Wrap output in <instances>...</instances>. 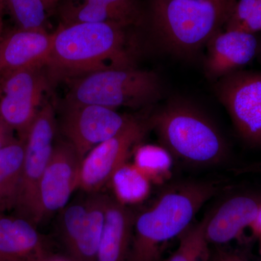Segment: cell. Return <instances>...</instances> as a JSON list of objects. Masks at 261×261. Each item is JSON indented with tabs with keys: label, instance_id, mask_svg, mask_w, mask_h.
I'll list each match as a JSON object with an SVG mask.
<instances>
[{
	"label": "cell",
	"instance_id": "cell-34",
	"mask_svg": "<svg viewBox=\"0 0 261 261\" xmlns=\"http://www.w3.org/2000/svg\"><path fill=\"white\" fill-rule=\"evenodd\" d=\"M42 261H66L65 260H62V259H51V260H45L44 259Z\"/></svg>",
	"mask_w": 261,
	"mask_h": 261
},
{
	"label": "cell",
	"instance_id": "cell-14",
	"mask_svg": "<svg viewBox=\"0 0 261 261\" xmlns=\"http://www.w3.org/2000/svg\"><path fill=\"white\" fill-rule=\"evenodd\" d=\"M261 207V198L251 195L230 197L207 214L205 236L207 242L224 244L238 238L251 226Z\"/></svg>",
	"mask_w": 261,
	"mask_h": 261
},
{
	"label": "cell",
	"instance_id": "cell-26",
	"mask_svg": "<svg viewBox=\"0 0 261 261\" xmlns=\"http://www.w3.org/2000/svg\"><path fill=\"white\" fill-rule=\"evenodd\" d=\"M15 134L14 130L7 124L0 115V148L17 140Z\"/></svg>",
	"mask_w": 261,
	"mask_h": 261
},
{
	"label": "cell",
	"instance_id": "cell-21",
	"mask_svg": "<svg viewBox=\"0 0 261 261\" xmlns=\"http://www.w3.org/2000/svg\"><path fill=\"white\" fill-rule=\"evenodd\" d=\"M18 29L47 31L48 15L42 0H4Z\"/></svg>",
	"mask_w": 261,
	"mask_h": 261
},
{
	"label": "cell",
	"instance_id": "cell-16",
	"mask_svg": "<svg viewBox=\"0 0 261 261\" xmlns=\"http://www.w3.org/2000/svg\"><path fill=\"white\" fill-rule=\"evenodd\" d=\"M0 257L5 261H42L44 248L37 226L21 216L0 214Z\"/></svg>",
	"mask_w": 261,
	"mask_h": 261
},
{
	"label": "cell",
	"instance_id": "cell-32",
	"mask_svg": "<svg viewBox=\"0 0 261 261\" xmlns=\"http://www.w3.org/2000/svg\"><path fill=\"white\" fill-rule=\"evenodd\" d=\"M3 37V19H0V47H1V42Z\"/></svg>",
	"mask_w": 261,
	"mask_h": 261
},
{
	"label": "cell",
	"instance_id": "cell-17",
	"mask_svg": "<svg viewBox=\"0 0 261 261\" xmlns=\"http://www.w3.org/2000/svg\"><path fill=\"white\" fill-rule=\"evenodd\" d=\"M135 219L128 206L108 197L97 261H127Z\"/></svg>",
	"mask_w": 261,
	"mask_h": 261
},
{
	"label": "cell",
	"instance_id": "cell-24",
	"mask_svg": "<svg viewBox=\"0 0 261 261\" xmlns=\"http://www.w3.org/2000/svg\"><path fill=\"white\" fill-rule=\"evenodd\" d=\"M88 211V201H78L68 204L61 211L60 229L62 238L68 251L73 246L85 222Z\"/></svg>",
	"mask_w": 261,
	"mask_h": 261
},
{
	"label": "cell",
	"instance_id": "cell-23",
	"mask_svg": "<svg viewBox=\"0 0 261 261\" xmlns=\"http://www.w3.org/2000/svg\"><path fill=\"white\" fill-rule=\"evenodd\" d=\"M134 155V164L150 181H162L169 173L171 154L164 147L152 145L137 146Z\"/></svg>",
	"mask_w": 261,
	"mask_h": 261
},
{
	"label": "cell",
	"instance_id": "cell-13",
	"mask_svg": "<svg viewBox=\"0 0 261 261\" xmlns=\"http://www.w3.org/2000/svg\"><path fill=\"white\" fill-rule=\"evenodd\" d=\"M54 32L17 28L3 35L0 47V74L24 68H46Z\"/></svg>",
	"mask_w": 261,
	"mask_h": 261
},
{
	"label": "cell",
	"instance_id": "cell-30",
	"mask_svg": "<svg viewBox=\"0 0 261 261\" xmlns=\"http://www.w3.org/2000/svg\"><path fill=\"white\" fill-rule=\"evenodd\" d=\"M250 227L252 228V231L255 234L261 236V207L255 221H253Z\"/></svg>",
	"mask_w": 261,
	"mask_h": 261
},
{
	"label": "cell",
	"instance_id": "cell-9",
	"mask_svg": "<svg viewBox=\"0 0 261 261\" xmlns=\"http://www.w3.org/2000/svg\"><path fill=\"white\" fill-rule=\"evenodd\" d=\"M149 129V118L134 116L121 132L89 151L81 161L78 188L89 195L99 192Z\"/></svg>",
	"mask_w": 261,
	"mask_h": 261
},
{
	"label": "cell",
	"instance_id": "cell-27",
	"mask_svg": "<svg viewBox=\"0 0 261 261\" xmlns=\"http://www.w3.org/2000/svg\"><path fill=\"white\" fill-rule=\"evenodd\" d=\"M238 174H245V173H251V174H261V162L250 163L241 166L235 169Z\"/></svg>",
	"mask_w": 261,
	"mask_h": 261
},
{
	"label": "cell",
	"instance_id": "cell-11",
	"mask_svg": "<svg viewBox=\"0 0 261 261\" xmlns=\"http://www.w3.org/2000/svg\"><path fill=\"white\" fill-rule=\"evenodd\" d=\"M81 160L65 140L56 142L53 155L38 187L34 224L62 211L79 187Z\"/></svg>",
	"mask_w": 261,
	"mask_h": 261
},
{
	"label": "cell",
	"instance_id": "cell-12",
	"mask_svg": "<svg viewBox=\"0 0 261 261\" xmlns=\"http://www.w3.org/2000/svg\"><path fill=\"white\" fill-rule=\"evenodd\" d=\"M207 44L205 69L211 80H221L248 64L259 47L255 34L240 30H220Z\"/></svg>",
	"mask_w": 261,
	"mask_h": 261
},
{
	"label": "cell",
	"instance_id": "cell-28",
	"mask_svg": "<svg viewBox=\"0 0 261 261\" xmlns=\"http://www.w3.org/2000/svg\"><path fill=\"white\" fill-rule=\"evenodd\" d=\"M44 5H45L46 9H47L48 15L49 16L54 14L57 12L58 5H59L61 0H42Z\"/></svg>",
	"mask_w": 261,
	"mask_h": 261
},
{
	"label": "cell",
	"instance_id": "cell-25",
	"mask_svg": "<svg viewBox=\"0 0 261 261\" xmlns=\"http://www.w3.org/2000/svg\"><path fill=\"white\" fill-rule=\"evenodd\" d=\"M240 30L254 34L261 32V0H254L250 17Z\"/></svg>",
	"mask_w": 261,
	"mask_h": 261
},
{
	"label": "cell",
	"instance_id": "cell-19",
	"mask_svg": "<svg viewBox=\"0 0 261 261\" xmlns=\"http://www.w3.org/2000/svg\"><path fill=\"white\" fill-rule=\"evenodd\" d=\"M25 142L17 139L0 148V214L14 211L20 191Z\"/></svg>",
	"mask_w": 261,
	"mask_h": 261
},
{
	"label": "cell",
	"instance_id": "cell-7",
	"mask_svg": "<svg viewBox=\"0 0 261 261\" xmlns=\"http://www.w3.org/2000/svg\"><path fill=\"white\" fill-rule=\"evenodd\" d=\"M45 68H24L0 74V115L20 140H25L44 105L50 81Z\"/></svg>",
	"mask_w": 261,
	"mask_h": 261
},
{
	"label": "cell",
	"instance_id": "cell-6",
	"mask_svg": "<svg viewBox=\"0 0 261 261\" xmlns=\"http://www.w3.org/2000/svg\"><path fill=\"white\" fill-rule=\"evenodd\" d=\"M57 128L54 106L44 102L24 140L21 183L14 211L34 224L38 187L54 151Z\"/></svg>",
	"mask_w": 261,
	"mask_h": 261
},
{
	"label": "cell",
	"instance_id": "cell-31",
	"mask_svg": "<svg viewBox=\"0 0 261 261\" xmlns=\"http://www.w3.org/2000/svg\"><path fill=\"white\" fill-rule=\"evenodd\" d=\"M221 261H247L245 260H243V259L239 258V257H226V258L223 259Z\"/></svg>",
	"mask_w": 261,
	"mask_h": 261
},
{
	"label": "cell",
	"instance_id": "cell-20",
	"mask_svg": "<svg viewBox=\"0 0 261 261\" xmlns=\"http://www.w3.org/2000/svg\"><path fill=\"white\" fill-rule=\"evenodd\" d=\"M116 200L123 205H135L145 200L150 192V180L135 164L123 163L111 181Z\"/></svg>",
	"mask_w": 261,
	"mask_h": 261
},
{
	"label": "cell",
	"instance_id": "cell-38",
	"mask_svg": "<svg viewBox=\"0 0 261 261\" xmlns=\"http://www.w3.org/2000/svg\"><path fill=\"white\" fill-rule=\"evenodd\" d=\"M215 2H216V1H215Z\"/></svg>",
	"mask_w": 261,
	"mask_h": 261
},
{
	"label": "cell",
	"instance_id": "cell-5",
	"mask_svg": "<svg viewBox=\"0 0 261 261\" xmlns=\"http://www.w3.org/2000/svg\"><path fill=\"white\" fill-rule=\"evenodd\" d=\"M162 95L159 77L135 66L97 70L70 80L65 100L116 110L137 109L157 102Z\"/></svg>",
	"mask_w": 261,
	"mask_h": 261
},
{
	"label": "cell",
	"instance_id": "cell-10",
	"mask_svg": "<svg viewBox=\"0 0 261 261\" xmlns=\"http://www.w3.org/2000/svg\"><path fill=\"white\" fill-rule=\"evenodd\" d=\"M216 92L240 137L261 146V72L229 73L219 80Z\"/></svg>",
	"mask_w": 261,
	"mask_h": 261
},
{
	"label": "cell",
	"instance_id": "cell-22",
	"mask_svg": "<svg viewBox=\"0 0 261 261\" xmlns=\"http://www.w3.org/2000/svg\"><path fill=\"white\" fill-rule=\"evenodd\" d=\"M207 214L197 224L181 233L177 250L168 261H207L208 249L205 236Z\"/></svg>",
	"mask_w": 261,
	"mask_h": 261
},
{
	"label": "cell",
	"instance_id": "cell-37",
	"mask_svg": "<svg viewBox=\"0 0 261 261\" xmlns=\"http://www.w3.org/2000/svg\"><path fill=\"white\" fill-rule=\"evenodd\" d=\"M260 251H261V244H260Z\"/></svg>",
	"mask_w": 261,
	"mask_h": 261
},
{
	"label": "cell",
	"instance_id": "cell-2",
	"mask_svg": "<svg viewBox=\"0 0 261 261\" xmlns=\"http://www.w3.org/2000/svg\"><path fill=\"white\" fill-rule=\"evenodd\" d=\"M217 192L209 182H190L168 189L136 216L127 261H156L161 245L181 234L201 207Z\"/></svg>",
	"mask_w": 261,
	"mask_h": 261
},
{
	"label": "cell",
	"instance_id": "cell-29",
	"mask_svg": "<svg viewBox=\"0 0 261 261\" xmlns=\"http://www.w3.org/2000/svg\"><path fill=\"white\" fill-rule=\"evenodd\" d=\"M214 1L221 5L223 8H224L231 15L233 8H234L238 0H214Z\"/></svg>",
	"mask_w": 261,
	"mask_h": 261
},
{
	"label": "cell",
	"instance_id": "cell-8",
	"mask_svg": "<svg viewBox=\"0 0 261 261\" xmlns=\"http://www.w3.org/2000/svg\"><path fill=\"white\" fill-rule=\"evenodd\" d=\"M133 117L97 105L64 100L59 127L82 161L96 146L121 132Z\"/></svg>",
	"mask_w": 261,
	"mask_h": 261
},
{
	"label": "cell",
	"instance_id": "cell-35",
	"mask_svg": "<svg viewBox=\"0 0 261 261\" xmlns=\"http://www.w3.org/2000/svg\"><path fill=\"white\" fill-rule=\"evenodd\" d=\"M3 9L0 8V19L2 18V13H3Z\"/></svg>",
	"mask_w": 261,
	"mask_h": 261
},
{
	"label": "cell",
	"instance_id": "cell-4",
	"mask_svg": "<svg viewBox=\"0 0 261 261\" xmlns=\"http://www.w3.org/2000/svg\"><path fill=\"white\" fill-rule=\"evenodd\" d=\"M231 16L214 0H152L149 19L170 49L192 53L208 42Z\"/></svg>",
	"mask_w": 261,
	"mask_h": 261
},
{
	"label": "cell",
	"instance_id": "cell-3",
	"mask_svg": "<svg viewBox=\"0 0 261 261\" xmlns=\"http://www.w3.org/2000/svg\"><path fill=\"white\" fill-rule=\"evenodd\" d=\"M149 118L163 147L191 164L211 166L226 159L224 137L200 111L182 103L170 104Z\"/></svg>",
	"mask_w": 261,
	"mask_h": 261
},
{
	"label": "cell",
	"instance_id": "cell-1",
	"mask_svg": "<svg viewBox=\"0 0 261 261\" xmlns=\"http://www.w3.org/2000/svg\"><path fill=\"white\" fill-rule=\"evenodd\" d=\"M113 23L62 25L46 70L50 81H70L97 70L134 66L127 29Z\"/></svg>",
	"mask_w": 261,
	"mask_h": 261
},
{
	"label": "cell",
	"instance_id": "cell-36",
	"mask_svg": "<svg viewBox=\"0 0 261 261\" xmlns=\"http://www.w3.org/2000/svg\"><path fill=\"white\" fill-rule=\"evenodd\" d=\"M0 261H5V260H3V259H2L1 257H0Z\"/></svg>",
	"mask_w": 261,
	"mask_h": 261
},
{
	"label": "cell",
	"instance_id": "cell-33",
	"mask_svg": "<svg viewBox=\"0 0 261 261\" xmlns=\"http://www.w3.org/2000/svg\"><path fill=\"white\" fill-rule=\"evenodd\" d=\"M0 8L2 9H5V2L4 0H0Z\"/></svg>",
	"mask_w": 261,
	"mask_h": 261
},
{
	"label": "cell",
	"instance_id": "cell-15",
	"mask_svg": "<svg viewBox=\"0 0 261 261\" xmlns=\"http://www.w3.org/2000/svg\"><path fill=\"white\" fill-rule=\"evenodd\" d=\"M61 15L66 24L113 23L132 27L142 19L139 0H66Z\"/></svg>",
	"mask_w": 261,
	"mask_h": 261
},
{
	"label": "cell",
	"instance_id": "cell-18",
	"mask_svg": "<svg viewBox=\"0 0 261 261\" xmlns=\"http://www.w3.org/2000/svg\"><path fill=\"white\" fill-rule=\"evenodd\" d=\"M108 200V196L99 192L89 194L85 222L69 251L73 261H97Z\"/></svg>",
	"mask_w": 261,
	"mask_h": 261
}]
</instances>
